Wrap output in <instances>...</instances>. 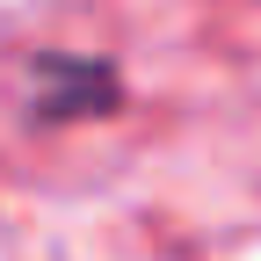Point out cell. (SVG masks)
Masks as SVG:
<instances>
[{"label": "cell", "mask_w": 261, "mask_h": 261, "mask_svg": "<svg viewBox=\"0 0 261 261\" xmlns=\"http://www.w3.org/2000/svg\"><path fill=\"white\" fill-rule=\"evenodd\" d=\"M123 102V80L109 58H37V116L73 123V116H109Z\"/></svg>", "instance_id": "6da1fadb"}]
</instances>
